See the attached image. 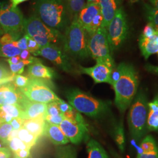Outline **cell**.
<instances>
[{
    "instance_id": "cell-29",
    "label": "cell",
    "mask_w": 158,
    "mask_h": 158,
    "mask_svg": "<svg viewBox=\"0 0 158 158\" xmlns=\"http://www.w3.org/2000/svg\"><path fill=\"white\" fill-rule=\"evenodd\" d=\"M145 13L147 19L158 31V10L147 4H144Z\"/></svg>"
},
{
    "instance_id": "cell-52",
    "label": "cell",
    "mask_w": 158,
    "mask_h": 158,
    "mask_svg": "<svg viewBox=\"0 0 158 158\" xmlns=\"http://www.w3.org/2000/svg\"><path fill=\"white\" fill-rule=\"evenodd\" d=\"M91 2H99V0H87V3H91Z\"/></svg>"
},
{
    "instance_id": "cell-53",
    "label": "cell",
    "mask_w": 158,
    "mask_h": 158,
    "mask_svg": "<svg viewBox=\"0 0 158 158\" xmlns=\"http://www.w3.org/2000/svg\"><path fill=\"white\" fill-rule=\"evenodd\" d=\"M2 147H6L5 146V145H4V143H3V142L1 141V140H0V148H2Z\"/></svg>"
},
{
    "instance_id": "cell-37",
    "label": "cell",
    "mask_w": 158,
    "mask_h": 158,
    "mask_svg": "<svg viewBox=\"0 0 158 158\" xmlns=\"http://www.w3.org/2000/svg\"><path fill=\"white\" fill-rule=\"evenodd\" d=\"M28 76H23L21 74H17L14 76L12 83L17 88L21 89L27 85L28 83Z\"/></svg>"
},
{
    "instance_id": "cell-17",
    "label": "cell",
    "mask_w": 158,
    "mask_h": 158,
    "mask_svg": "<svg viewBox=\"0 0 158 158\" xmlns=\"http://www.w3.org/2000/svg\"><path fill=\"white\" fill-rule=\"evenodd\" d=\"M122 0H99V4L103 18L102 27L107 29L117 11L121 6Z\"/></svg>"
},
{
    "instance_id": "cell-26",
    "label": "cell",
    "mask_w": 158,
    "mask_h": 158,
    "mask_svg": "<svg viewBox=\"0 0 158 158\" xmlns=\"http://www.w3.org/2000/svg\"><path fill=\"white\" fill-rule=\"evenodd\" d=\"M20 50L15 44V41L4 45L0 46V57L10 58L20 55Z\"/></svg>"
},
{
    "instance_id": "cell-38",
    "label": "cell",
    "mask_w": 158,
    "mask_h": 158,
    "mask_svg": "<svg viewBox=\"0 0 158 158\" xmlns=\"http://www.w3.org/2000/svg\"><path fill=\"white\" fill-rule=\"evenodd\" d=\"M60 114H62L61 113L59 108L56 102H52L47 104V110H46V115L55 116V115H58Z\"/></svg>"
},
{
    "instance_id": "cell-34",
    "label": "cell",
    "mask_w": 158,
    "mask_h": 158,
    "mask_svg": "<svg viewBox=\"0 0 158 158\" xmlns=\"http://www.w3.org/2000/svg\"><path fill=\"white\" fill-rule=\"evenodd\" d=\"M13 128L10 123H3L0 124V140L3 142L6 147L8 138Z\"/></svg>"
},
{
    "instance_id": "cell-55",
    "label": "cell",
    "mask_w": 158,
    "mask_h": 158,
    "mask_svg": "<svg viewBox=\"0 0 158 158\" xmlns=\"http://www.w3.org/2000/svg\"><path fill=\"white\" fill-rule=\"evenodd\" d=\"M3 2H4V1H1V0H0V8H1V6H2V4H3Z\"/></svg>"
},
{
    "instance_id": "cell-31",
    "label": "cell",
    "mask_w": 158,
    "mask_h": 158,
    "mask_svg": "<svg viewBox=\"0 0 158 158\" xmlns=\"http://www.w3.org/2000/svg\"><path fill=\"white\" fill-rule=\"evenodd\" d=\"M6 147H8L13 153L16 152L20 150L30 149L18 137H15L8 142L6 143Z\"/></svg>"
},
{
    "instance_id": "cell-10",
    "label": "cell",
    "mask_w": 158,
    "mask_h": 158,
    "mask_svg": "<svg viewBox=\"0 0 158 158\" xmlns=\"http://www.w3.org/2000/svg\"><path fill=\"white\" fill-rule=\"evenodd\" d=\"M25 19L18 6H12L6 10L0 9V26L4 34H12L20 39L24 32Z\"/></svg>"
},
{
    "instance_id": "cell-39",
    "label": "cell",
    "mask_w": 158,
    "mask_h": 158,
    "mask_svg": "<svg viewBox=\"0 0 158 158\" xmlns=\"http://www.w3.org/2000/svg\"><path fill=\"white\" fill-rule=\"evenodd\" d=\"M64 118L63 114L55 115V116H52V115H46L45 117V120L46 122L51 124L56 125H59L60 124L63 119Z\"/></svg>"
},
{
    "instance_id": "cell-49",
    "label": "cell",
    "mask_w": 158,
    "mask_h": 158,
    "mask_svg": "<svg viewBox=\"0 0 158 158\" xmlns=\"http://www.w3.org/2000/svg\"><path fill=\"white\" fill-rule=\"evenodd\" d=\"M21 59L19 56V55L18 56H15L12 57L10 58H8L6 61L8 62L9 64H17L19 62H20L21 61Z\"/></svg>"
},
{
    "instance_id": "cell-6",
    "label": "cell",
    "mask_w": 158,
    "mask_h": 158,
    "mask_svg": "<svg viewBox=\"0 0 158 158\" xmlns=\"http://www.w3.org/2000/svg\"><path fill=\"white\" fill-rule=\"evenodd\" d=\"M23 31L36 41L40 49L63 40V35L59 31L48 27L36 15L25 19Z\"/></svg>"
},
{
    "instance_id": "cell-48",
    "label": "cell",
    "mask_w": 158,
    "mask_h": 158,
    "mask_svg": "<svg viewBox=\"0 0 158 158\" xmlns=\"http://www.w3.org/2000/svg\"><path fill=\"white\" fill-rule=\"evenodd\" d=\"M145 69L149 72L155 74L158 76V66H153L152 64H147L145 66Z\"/></svg>"
},
{
    "instance_id": "cell-24",
    "label": "cell",
    "mask_w": 158,
    "mask_h": 158,
    "mask_svg": "<svg viewBox=\"0 0 158 158\" xmlns=\"http://www.w3.org/2000/svg\"><path fill=\"white\" fill-rule=\"evenodd\" d=\"M17 137L30 149L36 143L39 138L23 127L18 130Z\"/></svg>"
},
{
    "instance_id": "cell-16",
    "label": "cell",
    "mask_w": 158,
    "mask_h": 158,
    "mask_svg": "<svg viewBox=\"0 0 158 158\" xmlns=\"http://www.w3.org/2000/svg\"><path fill=\"white\" fill-rule=\"evenodd\" d=\"M21 108L23 111V119L25 120L36 118L45 119L47 104L31 102L27 98L23 102Z\"/></svg>"
},
{
    "instance_id": "cell-5",
    "label": "cell",
    "mask_w": 158,
    "mask_h": 158,
    "mask_svg": "<svg viewBox=\"0 0 158 158\" xmlns=\"http://www.w3.org/2000/svg\"><path fill=\"white\" fill-rule=\"evenodd\" d=\"M128 115V124L131 135L139 141L147 133L148 102L145 94L140 91L136 93Z\"/></svg>"
},
{
    "instance_id": "cell-19",
    "label": "cell",
    "mask_w": 158,
    "mask_h": 158,
    "mask_svg": "<svg viewBox=\"0 0 158 158\" xmlns=\"http://www.w3.org/2000/svg\"><path fill=\"white\" fill-rule=\"evenodd\" d=\"M44 135L56 145H64L69 142V140L64 134L59 125L51 124L46 122Z\"/></svg>"
},
{
    "instance_id": "cell-13",
    "label": "cell",
    "mask_w": 158,
    "mask_h": 158,
    "mask_svg": "<svg viewBox=\"0 0 158 158\" xmlns=\"http://www.w3.org/2000/svg\"><path fill=\"white\" fill-rule=\"evenodd\" d=\"M27 98L12 82L0 85V106L18 105L21 107Z\"/></svg>"
},
{
    "instance_id": "cell-11",
    "label": "cell",
    "mask_w": 158,
    "mask_h": 158,
    "mask_svg": "<svg viewBox=\"0 0 158 158\" xmlns=\"http://www.w3.org/2000/svg\"><path fill=\"white\" fill-rule=\"evenodd\" d=\"M35 56L45 57L66 73H74L73 66L68 54L55 44H50L41 48Z\"/></svg>"
},
{
    "instance_id": "cell-51",
    "label": "cell",
    "mask_w": 158,
    "mask_h": 158,
    "mask_svg": "<svg viewBox=\"0 0 158 158\" xmlns=\"http://www.w3.org/2000/svg\"><path fill=\"white\" fill-rule=\"evenodd\" d=\"M150 2L154 8L158 10V0H150Z\"/></svg>"
},
{
    "instance_id": "cell-42",
    "label": "cell",
    "mask_w": 158,
    "mask_h": 158,
    "mask_svg": "<svg viewBox=\"0 0 158 158\" xmlns=\"http://www.w3.org/2000/svg\"><path fill=\"white\" fill-rule=\"evenodd\" d=\"M40 49V46L36 42V41L32 38L28 36V50L34 56Z\"/></svg>"
},
{
    "instance_id": "cell-4",
    "label": "cell",
    "mask_w": 158,
    "mask_h": 158,
    "mask_svg": "<svg viewBox=\"0 0 158 158\" xmlns=\"http://www.w3.org/2000/svg\"><path fill=\"white\" fill-rule=\"evenodd\" d=\"M88 40V35L79 23L77 17H74L63 35L64 51L68 55L76 58H87L90 56Z\"/></svg>"
},
{
    "instance_id": "cell-21",
    "label": "cell",
    "mask_w": 158,
    "mask_h": 158,
    "mask_svg": "<svg viewBox=\"0 0 158 158\" xmlns=\"http://www.w3.org/2000/svg\"><path fill=\"white\" fill-rule=\"evenodd\" d=\"M147 128L149 131H158V94L152 102H148Z\"/></svg>"
},
{
    "instance_id": "cell-33",
    "label": "cell",
    "mask_w": 158,
    "mask_h": 158,
    "mask_svg": "<svg viewBox=\"0 0 158 158\" xmlns=\"http://www.w3.org/2000/svg\"><path fill=\"white\" fill-rule=\"evenodd\" d=\"M15 74H12L6 66L0 64V85L12 82Z\"/></svg>"
},
{
    "instance_id": "cell-3",
    "label": "cell",
    "mask_w": 158,
    "mask_h": 158,
    "mask_svg": "<svg viewBox=\"0 0 158 158\" xmlns=\"http://www.w3.org/2000/svg\"><path fill=\"white\" fill-rule=\"evenodd\" d=\"M66 97L69 104L78 111L92 118H97L109 110L111 102L97 99L79 89L68 90Z\"/></svg>"
},
{
    "instance_id": "cell-45",
    "label": "cell",
    "mask_w": 158,
    "mask_h": 158,
    "mask_svg": "<svg viewBox=\"0 0 158 158\" xmlns=\"http://www.w3.org/2000/svg\"><path fill=\"white\" fill-rule=\"evenodd\" d=\"M30 149H26L14 153L13 158H28L30 155Z\"/></svg>"
},
{
    "instance_id": "cell-9",
    "label": "cell",
    "mask_w": 158,
    "mask_h": 158,
    "mask_svg": "<svg viewBox=\"0 0 158 158\" xmlns=\"http://www.w3.org/2000/svg\"><path fill=\"white\" fill-rule=\"evenodd\" d=\"M127 18L123 6L116 12L107 28V38L111 52L118 50L124 43L128 35Z\"/></svg>"
},
{
    "instance_id": "cell-22",
    "label": "cell",
    "mask_w": 158,
    "mask_h": 158,
    "mask_svg": "<svg viewBox=\"0 0 158 158\" xmlns=\"http://www.w3.org/2000/svg\"><path fill=\"white\" fill-rule=\"evenodd\" d=\"M45 124V120L44 118H36L25 120L23 127L40 138L44 135Z\"/></svg>"
},
{
    "instance_id": "cell-2",
    "label": "cell",
    "mask_w": 158,
    "mask_h": 158,
    "mask_svg": "<svg viewBox=\"0 0 158 158\" xmlns=\"http://www.w3.org/2000/svg\"><path fill=\"white\" fill-rule=\"evenodd\" d=\"M36 15L51 28H64L68 21L67 8L62 0H35Z\"/></svg>"
},
{
    "instance_id": "cell-1",
    "label": "cell",
    "mask_w": 158,
    "mask_h": 158,
    "mask_svg": "<svg viewBox=\"0 0 158 158\" xmlns=\"http://www.w3.org/2000/svg\"><path fill=\"white\" fill-rule=\"evenodd\" d=\"M112 86L115 91V104L122 114L129 107L137 93L139 80L134 67L121 63L113 69Z\"/></svg>"
},
{
    "instance_id": "cell-36",
    "label": "cell",
    "mask_w": 158,
    "mask_h": 158,
    "mask_svg": "<svg viewBox=\"0 0 158 158\" xmlns=\"http://www.w3.org/2000/svg\"><path fill=\"white\" fill-rule=\"evenodd\" d=\"M32 64V63L29 61L26 60H21L20 62L17 64H9L10 70L12 74H21L23 73L24 70V67L26 65H29Z\"/></svg>"
},
{
    "instance_id": "cell-18",
    "label": "cell",
    "mask_w": 158,
    "mask_h": 158,
    "mask_svg": "<svg viewBox=\"0 0 158 158\" xmlns=\"http://www.w3.org/2000/svg\"><path fill=\"white\" fill-rule=\"evenodd\" d=\"M28 75L31 78L51 81L55 77L56 74L53 69L44 65L41 60H40L28 65Z\"/></svg>"
},
{
    "instance_id": "cell-25",
    "label": "cell",
    "mask_w": 158,
    "mask_h": 158,
    "mask_svg": "<svg viewBox=\"0 0 158 158\" xmlns=\"http://www.w3.org/2000/svg\"><path fill=\"white\" fill-rule=\"evenodd\" d=\"M66 8L69 15L73 19L78 17L79 13L85 5V0H66Z\"/></svg>"
},
{
    "instance_id": "cell-54",
    "label": "cell",
    "mask_w": 158,
    "mask_h": 158,
    "mask_svg": "<svg viewBox=\"0 0 158 158\" xmlns=\"http://www.w3.org/2000/svg\"><path fill=\"white\" fill-rule=\"evenodd\" d=\"M4 34V31H2V29L1 26H0V35H3Z\"/></svg>"
},
{
    "instance_id": "cell-46",
    "label": "cell",
    "mask_w": 158,
    "mask_h": 158,
    "mask_svg": "<svg viewBox=\"0 0 158 158\" xmlns=\"http://www.w3.org/2000/svg\"><path fill=\"white\" fill-rule=\"evenodd\" d=\"M11 152L8 147H2L0 148V158H10Z\"/></svg>"
},
{
    "instance_id": "cell-41",
    "label": "cell",
    "mask_w": 158,
    "mask_h": 158,
    "mask_svg": "<svg viewBox=\"0 0 158 158\" xmlns=\"http://www.w3.org/2000/svg\"><path fill=\"white\" fill-rule=\"evenodd\" d=\"M158 34V31H156V29L154 28L151 23H148L144 27L141 36L143 37H150Z\"/></svg>"
},
{
    "instance_id": "cell-32",
    "label": "cell",
    "mask_w": 158,
    "mask_h": 158,
    "mask_svg": "<svg viewBox=\"0 0 158 158\" xmlns=\"http://www.w3.org/2000/svg\"><path fill=\"white\" fill-rule=\"evenodd\" d=\"M115 141L119 149L124 151L125 148V136L123 125L119 124L115 131Z\"/></svg>"
},
{
    "instance_id": "cell-20",
    "label": "cell",
    "mask_w": 158,
    "mask_h": 158,
    "mask_svg": "<svg viewBox=\"0 0 158 158\" xmlns=\"http://www.w3.org/2000/svg\"><path fill=\"white\" fill-rule=\"evenodd\" d=\"M139 46L145 59L153 54L158 53V34L150 37L141 36L139 40Z\"/></svg>"
},
{
    "instance_id": "cell-44",
    "label": "cell",
    "mask_w": 158,
    "mask_h": 158,
    "mask_svg": "<svg viewBox=\"0 0 158 158\" xmlns=\"http://www.w3.org/2000/svg\"><path fill=\"white\" fill-rule=\"evenodd\" d=\"M25 119L20 118H13L10 124L12 125L13 130H19L23 128V125Z\"/></svg>"
},
{
    "instance_id": "cell-7",
    "label": "cell",
    "mask_w": 158,
    "mask_h": 158,
    "mask_svg": "<svg viewBox=\"0 0 158 158\" xmlns=\"http://www.w3.org/2000/svg\"><path fill=\"white\" fill-rule=\"evenodd\" d=\"M88 49L90 56L96 63H105L113 69L116 67L111 54L107 29L100 27L94 34L89 36Z\"/></svg>"
},
{
    "instance_id": "cell-30",
    "label": "cell",
    "mask_w": 158,
    "mask_h": 158,
    "mask_svg": "<svg viewBox=\"0 0 158 158\" xmlns=\"http://www.w3.org/2000/svg\"><path fill=\"white\" fill-rule=\"evenodd\" d=\"M0 109L4 111L12 118L23 119V111L22 108L18 105H6L0 106Z\"/></svg>"
},
{
    "instance_id": "cell-23",
    "label": "cell",
    "mask_w": 158,
    "mask_h": 158,
    "mask_svg": "<svg viewBox=\"0 0 158 158\" xmlns=\"http://www.w3.org/2000/svg\"><path fill=\"white\" fill-rule=\"evenodd\" d=\"M89 158H109L102 145L96 140L91 139L87 143Z\"/></svg>"
},
{
    "instance_id": "cell-56",
    "label": "cell",
    "mask_w": 158,
    "mask_h": 158,
    "mask_svg": "<svg viewBox=\"0 0 158 158\" xmlns=\"http://www.w3.org/2000/svg\"><path fill=\"white\" fill-rule=\"evenodd\" d=\"M132 1H136V0H132Z\"/></svg>"
},
{
    "instance_id": "cell-47",
    "label": "cell",
    "mask_w": 158,
    "mask_h": 158,
    "mask_svg": "<svg viewBox=\"0 0 158 158\" xmlns=\"http://www.w3.org/2000/svg\"><path fill=\"white\" fill-rule=\"evenodd\" d=\"M136 158H158V151L155 152L138 153Z\"/></svg>"
},
{
    "instance_id": "cell-28",
    "label": "cell",
    "mask_w": 158,
    "mask_h": 158,
    "mask_svg": "<svg viewBox=\"0 0 158 158\" xmlns=\"http://www.w3.org/2000/svg\"><path fill=\"white\" fill-rule=\"evenodd\" d=\"M55 158H77L76 151L71 145L59 146L56 149Z\"/></svg>"
},
{
    "instance_id": "cell-27",
    "label": "cell",
    "mask_w": 158,
    "mask_h": 158,
    "mask_svg": "<svg viewBox=\"0 0 158 158\" xmlns=\"http://www.w3.org/2000/svg\"><path fill=\"white\" fill-rule=\"evenodd\" d=\"M139 148L142 153L155 152L158 151V145L155 139L151 135L147 136L142 139Z\"/></svg>"
},
{
    "instance_id": "cell-50",
    "label": "cell",
    "mask_w": 158,
    "mask_h": 158,
    "mask_svg": "<svg viewBox=\"0 0 158 158\" xmlns=\"http://www.w3.org/2000/svg\"><path fill=\"white\" fill-rule=\"evenodd\" d=\"M28 1V0H10V2L12 5V6L16 7L19 4L25 1Z\"/></svg>"
},
{
    "instance_id": "cell-15",
    "label": "cell",
    "mask_w": 158,
    "mask_h": 158,
    "mask_svg": "<svg viewBox=\"0 0 158 158\" xmlns=\"http://www.w3.org/2000/svg\"><path fill=\"white\" fill-rule=\"evenodd\" d=\"M100 12L101 8L98 2L87 3L80 12L77 20L85 31L90 25L95 17Z\"/></svg>"
},
{
    "instance_id": "cell-14",
    "label": "cell",
    "mask_w": 158,
    "mask_h": 158,
    "mask_svg": "<svg viewBox=\"0 0 158 158\" xmlns=\"http://www.w3.org/2000/svg\"><path fill=\"white\" fill-rule=\"evenodd\" d=\"M114 69L103 63H97L91 68H84L79 66V71L81 73L90 76L95 83H107L112 84L111 74Z\"/></svg>"
},
{
    "instance_id": "cell-40",
    "label": "cell",
    "mask_w": 158,
    "mask_h": 158,
    "mask_svg": "<svg viewBox=\"0 0 158 158\" xmlns=\"http://www.w3.org/2000/svg\"><path fill=\"white\" fill-rule=\"evenodd\" d=\"M19 39L12 34L8 33L4 34L1 38H0V46L11 44L15 41H17Z\"/></svg>"
},
{
    "instance_id": "cell-12",
    "label": "cell",
    "mask_w": 158,
    "mask_h": 158,
    "mask_svg": "<svg viewBox=\"0 0 158 158\" xmlns=\"http://www.w3.org/2000/svg\"><path fill=\"white\" fill-rule=\"evenodd\" d=\"M59 127L66 138L74 144H79L87 138L89 132L88 125L82 124L64 118Z\"/></svg>"
},
{
    "instance_id": "cell-43",
    "label": "cell",
    "mask_w": 158,
    "mask_h": 158,
    "mask_svg": "<svg viewBox=\"0 0 158 158\" xmlns=\"http://www.w3.org/2000/svg\"><path fill=\"white\" fill-rule=\"evenodd\" d=\"M28 36L25 34L21 38L15 41L17 47L21 51L28 49Z\"/></svg>"
},
{
    "instance_id": "cell-35",
    "label": "cell",
    "mask_w": 158,
    "mask_h": 158,
    "mask_svg": "<svg viewBox=\"0 0 158 158\" xmlns=\"http://www.w3.org/2000/svg\"><path fill=\"white\" fill-rule=\"evenodd\" d=\"M102 21L103 18L102 16V12H100L95 17V18L93 19V21L91 23L90 25L85 30L87 35L89 36H90L91 35L94 34L98 29L102 27Z\"/></svg>"
},
{
    "instance_id": "cell-8",
    "label": "cell",
    "mask_w": 158,
    "mask_h": 158,
    "mask_svg": "<svg viewBox=\"0 0 158 158\" xmlns=\"http://www.w3.org/2000/svg\"><path fill=\"white\" fill-rule=\"evenodd\" d=\"M50 81L29 77L27 85L19 89L23 96L31 102L48 104L58 102L61 99L51 89Z\"/></svg>"
}]
</instances>
